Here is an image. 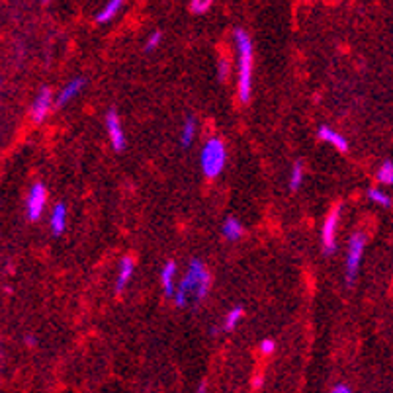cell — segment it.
Instances as JSON below:
<instances>
[{
	"instance_id": "obj_1",
	"label": "cell",
	"mask_w": 393,
	"mask_h": 393,
	"mask_svg": "<svg viewBox=\"0 0 393 393\" xmlns=\"http://www.w3.org/2000/svg\"><path fill=\"white\" fill-rule=\"evenodd\" d=\"M211 274L207 266L200 259H192L188 262V270L182 282L173 294V301L178 307H186L190 301H204L211 290Z\"/></svg>"
},
{
	"instance_id": "obj_2",
	"label": "cell",
	"mask_w": 393,
	"mask_h": 393,
	"mask_svg": "<svg viewBox=\"0 0 393 393\" xmlns=\"http://www.w3.org/2000/svg\"><path fill=\"white\" fill-rule=\"evenodd\" d=\"M233 40H235L239 55L237 94L239 100L247 104L250 100V93H252V42H250L247 30H243V28H237L233 31Z\"/></svg>"
},
{
	"instance_id": "obj_3",
	"label": "cell",
	"mask_w": 393,
	"mask_h": 393,
	"mask_svg": "<svg viewBox=\"0 0 393 393\" xmlns=\"http://www.w3.org/2000/svg\"><path fill=\"white\" fill-rule=\"evenodd\" d=\"M227 165V147L219 139V137H211L207 139L202 153H200V168L202 175L206 178H218L223 168Z\"/></svg>"
},
{
	"instance_id": "obj_4",
	"label": "cell",
	"mask_w": 393,
	"mask_h": 393,
	"mask_svg": "<svg viewBox=\"0 0 393 393\" xmlns=\"http://www.w3.org/2000/svg\"><path fill=\"white\" fill-rule=\"evenodd\" d=\"M366 243H368V237H366L364 231H356L351 237V241H348V252H346V284L348 286H352L358 278Z\"/></svg>"
},
{
	"instance_id": "obj_5",
	"label": "cell",
	"mask_w": 393,
	"mask_h": 393,
	"mask_svg": "<svg viewBox=\"0 0 393 393\" xmlns=\"http://www.w3.org/2000/svg\"><path fill=\"white\" fill-rule=\"evenodd\" d=\"M341 211L342 204L332 206V209L327 214V218L323 221L321 227V245H323V252L325 255H332L337 250V229L341 223Z\"/></svg>"
},
{
	"instance_id": "obj_6",
	"label": "cell",
	"mask_w": 393,
	"mask_h": 393,
	"mask_svg": "<svg viewBox=\"0 0 393 393\" xmlns=\"http://www.w3.org/2000/svg\"><path fill=\"white\" fill-rule=\"evenodd\" d=\"M45 204H47V188L43 182H33L26 196V218L30 221H38L43 216Z\"/></svg>"
},
{
	"instance_id": "obj_7",
	"label": "cell",
	"mask_w": 393,
	"mask_h": 393,
	"mask_svg": "<svg viewBox=\"0 0 393 393\" xmlns=\"http://www.w3.org/2000/svg\"><path fill=\"white\" fill-rule=\"evenodd\" d=\"M53 108H55V98H53V93L49 88H42L40 94L35 96V100L31 104V122L35 125H40L45 122V118L49 115Z\"/></svg>"
},
{
	"instance_id": "obj_8",
	"label": "cell",
	"mask_w": 393,
	"mask_h": 393,
	"mask_svg": "<svg viewBox=\"0 0 393 393\" xmlns=\"http://www.w3.org/2000/svg\"><path fill=\"white\" fill-rule=\"evenodd\" d=\"M106 131L110 137V143L114 147L115 151H124L125 149V134L124 127H122V118L118 115L115 110H108L106 112Z\"/></svg>"
},
{
	"instance_id": "obj_9",
	"label": "cell",
	"mask_w": 393,
	"mask_h": 393,
	"mask_svg": "<svg viewBox=\"0 0 393 393\" xmlns=\"http://www.w3.org/2000/svg\"><path fill=\"white\" fill-rule=\"evenodd\" d=\"M84 84H86V81H84L83 77H77L73 81H69V83L63 86L59 96L55 98V108H63V106H67L71 100H74L84 88Z\"/></svg>"
},
{
	"instance_id": "obj_10",
	"label": "cell",
	"mask_w": 393,
	"mask_h": 393,
	"mask_svg": "<svg viewBox=\"0 0 393 393\" xmlns=\"http://www.w3.org/2000/svg\"><path fill=\"white\" fill-rule=\"evenodd\" d=\"M317 135H319L321 141L329 143V145L335 147L337 151H341V153H346V151H348V141H346V137L339 134V131H335L329 125H321L319 129H317Z\"/></svg>"
},
{
	"instance_id": "obj_11",
	"label": "cell",
	"mask_w": 393,
	"mask_h": 393,
	"mask_svg": "<svg viewBox=\"0 0 393 393\" xmlns=\"http://www.w3.org/2000/svg\"><path fill=\"white\" fill-rule=\"evenodd\" d=\"M135 272V260L134 257H124L120 262V270H118V278H115V291L122 294L125 290V286L129 284V280Z\"/></svg>"
},
{
	"instance_id": "obj_12",
	"label": "cell",
	"mask_w": 393,
	"mask_h": 393,
	"mask_svg": "<svg viewBox=\"0 0 393 393\" xmlns=\"http://www.w3.org/2000/svg\"><path fill=\"white\" fill-rule=\"evenodd\" d=\"M49 225H51V233L55 237H59V235L65 233V227H67V206L63 202L53 206Z\"/></svg>"
},
{
	"instance_id": "obj_13",
	"label": "cell",
	"mask_w": 393,
	"mask_h": 393,
	"mask_svg": "<svg viewBox=\"0 0 393 393\" xmlns=\"http://www.w3.org/2000/svg\"><path fill=\"white\" fill-rule=\"evenodd\" d=\"M176 262L175 260H166L165 266L161 270V284H163V290H165L166 296H170L173 298V294L176 290V284H175V276H176Z\"/></svg>"
},
{
	"instance_id": "obj_14",
	"label": "cell",
	"mask_w": 393,
	"mask_h": 393,
	"mask_svg": "<svg viewBox=\"0 0 393 393\" xmlns=\"http://www.w3.org/2000/svg\"><path fill=\"white\" fill-rule=\"evenodd\" d=\"M221 235L227 239V241H239L245 235V227L243 223L235 218H227L221 225Z\"/></svg>"
},
{
	"instance_id": "obj_15",
	"label": "cell",
	"mask_w": 393,
	"mask_h": 393,
	"mask_svg": "<svg viewBox=\"0 0 393 393\" xmlns=\"http://www.w3.org/2000/svg\"><path fill=\"white\" fill-rule=\"evenodd\" d=\"M196 134H198L196 118H188V120H184L182 129H180V145L184 147V149L192 145L194 139H196Z\"/></svg>"
},
{
	"instance_id": "obj_16",
	"label": "cell",
	"mask_w": 393,
	"mask_h": 393,
	"mask_svg": "<svg viewBox=\"0 0 393 393\" xmlns=\"http://www.w3.org/2000/svg\"><path fill=\"white\" fill-rule=\"evenodd\" d=\"M124 2L125 0H110L102 10L96 14V22L98 24H108L110 20H114L115 16H118V12L122 10Z\"/></svg>"
},
{
	"instance_id": "obj_17",
	"label": "cell",
	"mask_w": 393,
	"mask_h": 393,
	"mask_svg": "<svg viewBox=\"0 0 393 393\" xmlns=\"http://www.w3.org/2000/svg\"><path fill=\"white\" fill-rule=\"evenodd\" d=\"M243 317H245V310H243L241 305H237V307H231V310L227 311V315H225V319H223L221 331H225V332L235 331V329L239 327V323L243 321Z\"/></svg>"
},
{
	"instance_id": "obj_18",
	"label": "cell",
	"mask_w": 393,
	"mask_h": 393,
	"mask_svg": "<svg viewBox=\"0 0 393 393\" xmlns=\"http://www.w3.org/2000/svg\"><path fill=\"white\" fill-rule=\"evenodd\" d=\"M378 182L383 186H393V163L392 161H385L380 168H378Z\"/></svg>"
},
{
	"instance_id": "obj_19",
	"label": "cell",
	"mask_w": 393,
	"mask_h": 393,
	"mask_svg": "<svg viewBox=\"0 0 393 393\" xmlns=\"http://www.w3.org/2000/svg\"><path fill=\"white\" fill-rule=\"evenodd\" d=\"M368 198L372 200L374 204H378V206L382 207L393 206V200L387 196V192H383L382 188H370V190H368Z\"/></svg>"
},
{
	"instance_id": "obj_20",
	"label": "cell",
	"mask_w": 393,
	"mask_h": 393,
	"mask_svg": "<svg viewBox=\"0 0 393 393\" xmlns=\"http://www.w3.org/2000/svg\"><path fill=\"white\" fill-rule=\"evenodd\" d=\"M303 176H305V173H303V166H301V163H296V165L291 166V173H290L291 192H298V190H300L301 184H303Z\"/></svg>"
},
{
	"instance_id": "obj_21",
	"label": "cell",
	"mask_w": 393,
	"mask_h": 393,
	"mask_svg": "<svg viewBox=\"0 0 393 393\" xmlns=\"http://www.w3.org/2000/svg\"><path fill=\"white\" fill-rule=\"evenodd\" d=\"M229 73H231V61L227 57H219L218 61V81L219 83H225L227 81Z\"/></svg>"
},
{
	"instance_id": "obj_22",
	"label": "cell",
	"mask_w": 393,
	"mask_h": 393,
	"mask_svg": "<svg viewBox=\"0 0 393 393\" xmlns=\"http://www.w3.org/2000/svg\"><path fill=\"white\" fill-rule=\"evenodd\" d=\"M216 0H190V6H192V12L194 14H204L211 8V4H214Z\"/></svg>"
},
{
	"instance_id": "obj_23",
	"label": "cell",
	"mask_w": 393,
	"mask_h": 393,
	"mask_svg": "<svg viewBox=\"0 0 393 393\" xmlns=\"http://www.w3.org/2000/svg\"><path fill=\"white\" fill-rule=\"evenodd\" d=\"M161 40H163V33L161 31L157 30V31H153L149 38H147V42H145V51L147 53H151V51H155L157 47L161 45Z\"/></svg>"
},
{
	"instance_id": "obj_24",
	"label": "cell",
	"mask_w": 393,
	"mask_h": 393,
	"mask_svg": "<svg viewBox=\"0 0 393 393\" xmlns=\"http://www.w3.org/2000/svg\"><path fill=\"white\" fill-rule=\"evenodd\" d=\"M259 351L268 356V354H272V352L276 351V342L272 341V339H262L259 344Z\"/></svg>"
},
{
	"instance_id": "obj_25",
	"label": "cell",
	"mask_w": 393,
	"mask_h": 393,
	"mask_svg": "<svg viewBox=\"0 0 393 393\" xmlns=\"http://www.w3.org/2000/svg\"><path fill=\"white\" fill-rule=\"evenodd\" d=\"M264 385V376L260 372H257L252 376V390H260Z\"/></svg>"
},
{
	"instance_id": "obj_26",
	"label": "cell",
	"mask_w": 393,
	"mask_h": 393,
	"mask_svg": "<svg viewBox=\"0 0 393 393\" xmlns=\"http://www.w3.org/2000/svg\"><path fill=\"white\" fill-rule=\"evenodd\" d=\"M348 392H351V387H348V385H342V383H339V385L332 387V393H348Z\"/></svg>"
},
{
	"instance_id": "obj_27",
	"label": "cell",
	"mask_w": 393,
	"mask_h": 393,
	"mask_svg": "<svg viewBox=\"0 0 393 393\" xmlns=\"http://www.w3.org/2000/svg\"><path fill=\"white\" fill-rule=\"evenodd\" d=\"M26 344H30V346H35V341H33L31 337H26Z\"/></svg>"
},
{
	"instance_id": "obj_28",
	"label": "cell",
	"mask_w": 393,
	"mask_h": 393,
	"mask_svg": "<svg viewBox=\"0 0 393 393\" xmlns=\"http://www.w3.org/2000/svg\"><path fill=\"white\" fill-rule=\"evenodd\" d=\"M49 2H51V0H42V4H49Z\"/></svg>"
}]
</instances>
